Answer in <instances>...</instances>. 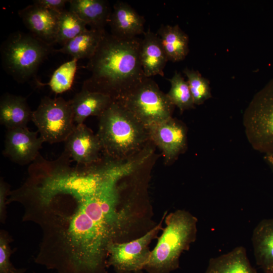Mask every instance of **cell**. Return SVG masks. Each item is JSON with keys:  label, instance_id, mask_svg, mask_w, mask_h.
<instances>
[{"label": "cell", "instance_id": "6da1fadb", "mask_svg": "<svg viewBox=\"0 0 273 273\" xmlns=\"http://www.w3.org/2000/svg\"><path fill=\"white\" fill-rule=\"evenodd\" d=\"M64 156L29 168L7 204L17 202L23 221L41 238L35 262L57 273H107V249L135 223L133 204L124 200L121 176L107 164L65 165Z\"/></svg>", "mask_w": 273, "mask_h": 273}, {"label": "cell", "instance_id": "7a4b0ae2", "mask_svg": "<svg viewBox=\"0 0 273 273\" xmlns=\"http://www.w3.org/2000/svg\"><path fill=\"white\" fill-rule=\"evenodd\" d=\"M141 39L122 38L105 32L85 66L90 76L82 88L119 99L146 77L140 58Z\"/></svg>", "mask_w": 273, "mask_h": 273}, {"label": "cell", "instance_id": "3957f363", "mask_svg": "<svg viewBox=\"0 0 273 273\" xmlns=\"http://www.w3.org/2000/svg\"><path fill=\"white\" fill-rule=\"evenodd\" d=\"M98 119L97 135L107 159L130 161L155 147L148 128L117 101H113Z\"/></svg>", "mask_w": 273, "mask_h": 273}, {"label": "cell", "instance_id": "277c9868", "mask_svg": "<svg viewBox=\"0 0 273 273\" xmlns=\"http://www.w3.org/2000/svg\"><path fill=\"white\" fill-rule=\"evenodd\" d=\"M197 221L195 216L185 210H177L166 215V226L144 269L148 273H169L177 269L181 253L188 250L196 239Z\"/></svg>", "mask_w": 273, "mask_h": 273}, {"label": "cell", "instance_id": "5b68a950", "mask_svg": "<svg viewBox=\"0 0 273 273\" xmlns=\"http://www.w3.org/2000/svg\"><path fill=\"white\" fill-rule=\"evenodd\" d=\"M52 47L30 32L16 31L1 46L3 68L17 82L24 83L34 77L40 64L54 52Z\"/></svg>", "mask_w": 273, "mask_h": 273}, {"label": "cell", "instance_id": "8992f818", "mask_svg": "<svg viewBox=\"0 0 273 273\" xmlns=\"http://www.w3.org/2000/svg\"><path fill=\"white\" fill-rule=\"evenodd\" d=\"M116 101L147 128L172 117L175 108L157 83L147 77Z\"/></svg>", "mask_w": 273, "mask_h": 273}, {"label": "cell", "instance_id": "52a82bcc", "mask_svg": "<svg viewBox=\"0 0 273 273\" xmlns=\"http://www.w3.org/2000/svg\"><path fill=\"white\" fill-rule=\"evenodd\" d=\"M243 124L254 150L273 153V79L254 96L244 112Z\"/></svg>", "mask_w": 273, "mask_h": 273}, {"label": "cell", "instance_id": "ba28073f", "mask_svg": "<svg viewBox=\"0 0 273 273\" xmlns=\"http://www.w3.org/2000/svg\"><path fill=\"white\" fill-rule=\"evenodd\" d=\"M31 120L44 142L51 144L65 142L76 126L70 100L62 97L43 98Z\"/></svg>", "mask_w": 273, "mask_h": 273}, {"label": "cell", "instance_id": "9c48e42d", "mask_svg": "<svg viewBox=\"0 0 273 273\" xmlns=\"http://www.w3.org/2000/svg\"><path fill=\"white\" fill-rule=\"evenodd\" d=\"M166 213L165 212L159 223L140 238L127 242L110 244L107 249V267L112 266L117 273L136 272L144 269L151 252L149 244L163 229L162 222Z\"/></svg>", "mask_w": 273, "mask_h": 273}, {"label": "cell", "instance_id": "30bf717a", "mask_svg": "<svg viewBox=\"0 0 273 273\" xmlns=\"http://www.w3.org/2000/svg\"><path fill=\"white\" fill-rule=\"evenodd\" d=\"M150 139L161 151L165 164L173 163L187 148V128L172 117L148 128Z\"/></svg>", "mask_w": 273, "mask_h": 273}, {"label": "cell", "instance_id": "8fae6325", "mask_svg": "<svg viewBox=\"0 0 273 273\" xmlns=\"http://www.w3.org/2000/svg\"><path fill=\"white\" fill-rule=\"evenodd\" d=\"M64 142V151L77 165H91L103 159L102 147L97 134L83 123L76 125Z\"/></svg>", "mask_w": 273, "mask_h": 273}, {"label": "cell", "instance_id": "7c38bea8", "mask_svg": "<svg viewBox=\"0 0 273 273\" xmlns=\"http://www.w3.org/2000/svg\"><path fill=\"white\" fill-rule=\"evenodd\" d=\"M43 142L37 131L27 127L7 129L3 154L18 164L26 165L36 159Z\"/></svg>", "mask_w": 273, "mask_h": 273}, {"label": "cell", "instance_id": "4fadbf2b", "mask_svg": "<svg viewBox=\"0 0 273 273\" xmlns=\"http://www.w3.org/2000/svg\"><path fill=\"white\" fill-rule=\"evenodd\" d=\"M60 13L35 4L19 10L18 15L29 32L53 46L58 32Z\"/></svg>", "mask_w": 273, "mask_h": 273}, {"label": "cell", "instance_id": "5bb4252c", "mask_svg": "<svg viewBox=\"0 0 273 273\" xmlns=\"http://www.w3.org/2000/svg\"><path fill=\"white\" fill-rule=\"evenodd\" d=\"M145 20L127 3L117 2L113 7L108 24L111 34L122 38H131L145 33Z\"/></svg>", "mask_w": 273, "mask_h": 273}, {"label": "cell", "instance_id": "9a60e30c", "mask_svg": "<svg viewBox=\"0 0 273 273\" xmlns=\"http://www.w3.org/2000/svg\"><path fill=\"white\" fill-rule=\"evenodd\" d=\"M140 58L146 77L164 76V69L168 60L159 36L150 30L145 32L141 39Z\"/></svg>", "mask_w": 273, "mask_h": 273}, {"label": "cell", "instance_id": "2e32d148", "mask_svg": "<svg viewBox=\"0 0 273 273\" xmlns=\"http://www.w3.org/2000/svg\"><path fill=\"white\" fill-rule=\"evenodd\" d=\"M32 112L24 97L8 93L1 97L0 123L7 129L27 128Z\"/></svg>", "mask_w": 273, "mask_h": 273}, {"label": "cell", "instance_id": "e0dca14e", "mask_svg": "<svg viewBox=\"0 0 273 273\" xmlns=\"http://www.w3.org/2000/svg\"><path fill=\"white\" fill-rule=\"evenodd\" d=\"M109 96L81 88L70 100L76 125L83 124L90 116L99 117L113 102Z\"/></svg>", "mask_w": 273, "mask_h": 273}, {"label": "cell", "instance_id": "ac0fdd59", "mask_svg": "<svg viewBox=\"0 0 273 273\" xmlns=\"http://www.w3.org/2000/svg\"><path fill=\"white\" fill-rule=\"evenodd\" d=\"M252 242L256 264L265 273H273V218L258 223L253 230Z\"/></svg>", "mask_w": 273, "mask_h": 273}, {"label": "cell", "instance_id": "d6986e66", "mask_svg": "<svg viewBox=\"0 0 273 273\" xmlns=\"http://www.w3.org/2000/svg\"><path fill=\"white\" fill-rule=\"evenodd\" d=\"M69 10L75 13L90 29L104 31L111 13L105 0H71Z\"/></svg>", "mask_w": 273, "mask_h": 273}, {"label": "cell", "instance_id": "ffe728a7", "mask_svg": "<svg viewBox=\"0 0 273 273\" xmlns=\"http://www.w3.org/2000/svg\"><path fill=\"white\" fill-rule=\"evenodd\" d=\"M205 273H257L250 264L246 249L238 246L209 260Z\"/></svg>", "mask_w": 273, "mask_h": 273}, {"label": "cell", "instance_id": "44dd1931", "mask_svg": "<svg viewBox=\"0 0 273 273\" xmlns=\"http://www.w3.org/2000/svg\"><path fill=\"white\" fill-rule=\"evenodd\" d=\"M157 34L168 61L183 60L189 52V37L178 25H162Z\"/></svg>", "mask_w": 273, "mask_h": 273}, {"label": "cell", "instance_id": "7402d4cb", "mask_svg": "<svg viewBox=\"0 0 273 273\" xmlns=\"http://www.w3.org/2000/svg\"><path fill=\"white\" fill-rule=\"evenodd\" d=\"M106 31L87 29L54 52L69 55L77 60L89 59L95 53Z\"/></svg>", "mask_w": 273, "mask_h": 273}, {"label": "cell", "instance_id": "603a6c76", "mask_svg": "<svg viewBox=\"0 0 273 273\" xmlns=\"http://www.w3.org/2000/svg\"><path fill=\"white\" fill-rule=\"evenodd\" d=\"M87 24L75 13L66 10L60 13L55 43L62 46L87 29Z\"/></svg>", "mask_w": 273, "mask_h": 273}, {"label": "cell", "instance_id": "cb8c5ba5", "mask_svg": "<svg viewBox=\"0 0 273 273\" xmlns=\"http://www.w3.org/2000/svg\"><path fill=\"white\" fill-rule=\"evenodd\" d=\"M168 80L171 87L166 95L173 105L177 107L181 112L194 108L195 104L188 82L181 75L175 72Z\"/></svg>", "mask_w": 273, "mask_h": 273}, {"label": "cell", "instance_id": "d4e9b609", "mask_svg": "<svg viewBox=\"0 0 273 273\" xmlns=\"http://www.w3.org/2000/svg\"><path fill=\"white\" fill-rule=\"evenodd\" d=\"M78 60L72 59L60 65L52 74L49 82L43 85H49L52 91L61 94L70 89L73 84Z\"/></svg>", "mask_w": 273, "mask_h": 273}, {"label": "cell", "instance_id": "484cf974", "mask_svg": "<svg viewBox=\"0 0 273 273\" xmlns=\"http://www.w3.org/2000/svg\"><path fill=\"white\" fill-rule=\"evenodd\" d=\"M195 105H200L211 97L209 81L198 71L186 68L183 70Z\"/></svg>", "mask_w": 273, "mask_h": 273}, {"label": "cell", "instance_id": "4316f807", "mask_svg": "<svg viewBox=\"0 0 273 273\" xmlns=\"http://www.w3.org/2000/svg\"><path fill=\"white\" fill-rule=\"evenodd\" d=\"M11 238L5 231L0 232V273H24V268H16L10 261L12 253L10 243Z\"/></svg>", "mask_w": 273, "mask_h": 273}, {"label": "cell", "instance_id": "83f0119b", "mask_svg": "<svg viewBox=\"0 0 273 273\" xmlns=\"http://www.w3.org/2000/svg\"><path fill=\"white\" fill-rule=\"evenodd\" d=\"M10 186L1 177L0 180V219L4 222L6 218V206L10 194Z\"/></svg>", "mask_w": 273, "mask_h": 273}, {"label": "cell", "instance_id": "f1b7e54d", "mask_svg": "<svg viewBox=\"0 0 273 273\" xmlns=\"http://www.w3.org/2000/svg\"><path fill=\"white\" fill-rule=\"evenodd\" d=\"M67 0H35L33 3L45 8L60 13L64 11Z\"/></svg>", "mask_w": 273, "mask_h": 273}, {"label": "cell", "instance_id": "f546056e", "mask_svg": "<svg viewBox=\"0 0 273 273\" xmlns=\"http://www.w3.org/2000/svg\"><path fill=\"white\" fill-rule=\"evenodd\" d=\"M263 160L273 172V153L265 154L263 157Z\"/></svg>", "mask_w": 273, "mask_h": 273}]
</instances>
